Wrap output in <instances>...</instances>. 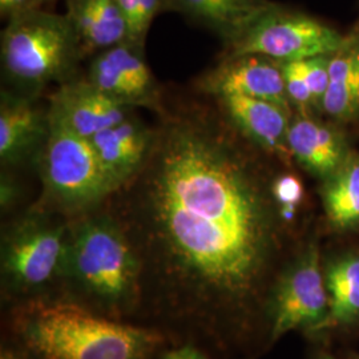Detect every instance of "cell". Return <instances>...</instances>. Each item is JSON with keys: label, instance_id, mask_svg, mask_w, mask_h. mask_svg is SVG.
<instances>
[{"label": "cell", "instance_id": "obj_1", "mask_svg": "<svg viewBox=\"0 0 359 359\" xmlns=\"http://www.w3.org/2000/svg\"><path fill=\"white\" fill-rule=\"evenodd\" d=\"M156 130L145 165L103 206L142 261L136 323L217 354L265 311L283 218L215 117L164 112Z\"/></svg>", "mask_w": 359, "mask_h": 359}, {"label": "cell", "instance_id": "obj_2", "mask_svg": "<svg viewBox=\"0 0 359 359\" xmlns=\"http://www.w3.org/2000/svg\"><path fill=\"white\" fill-rule=\"evenodd\" d=\"M59 297L116 321H137L142 261L128 233L105 206L69 219Z\"/></svg>", "mask_w": 359, "mask_h": 359}, {"label": "cell", "instance_id": "obj_3", "mask_svg": "<svg viewBox=\"0 0 359 359\" xmlns=\"http://www.w3.org/2000/svg\"><path fill=\"white\" fill-rule=\"evenodd\" d=\"M13 329L34 359H151L167 335L116 321L63 297L18 304Z\"/></svg>", "mask_w": 359, "mask_h": 359}, {"label": "cell", "instance_id": "obj_4", "mask_svg": "<svg viewBox=\"0 0 359 359\" xmlns=\"http://www.w3.org/2000/svg\"><path fill=\"white\" fill-rule=\"evenodd\" d=\"M69 219L32 206L1 231V293L19 304L60 290Z\"/></svg>", "mask_w": 359, "mask_h": 359}, {"label": "cell", "instance_id": "obj_5", "mask_svg": "<svg viewBox=\"0 0 359 359\" xmlns=\"http://www.w3.org/2000/svg\"><path fill=\"white\" fill-rule=\"evenodd\" d=\"M0 48L6 76L18 92L35 96L50 84L71 80L83 59L67 16L46 10L7 22Z\"/></svg>", "mask_w": 359, "mask_h": 359}, {"label": "cell", "instance_id": "obj_6", "mask_svg": "<svg viewBox=\"0 0 359 359\" xmlns=\"http://www.w3.org/2000/svg\"><path fill=\"white\" fill-rule=\"evenodd\" d=\"M38 161L43 184L39 208L71 219L102 208L116 193L90 140L51 117Z\"/></svg>", "mask_w": 359, "mask_h": 359}, {"label": "cell", "instance_id": "obj_7", "mask_svg": "<svg viewBox=\"0 0 359 359\" xmlns=\"http://www.w3.org/2000/svg\"><path fill=\"white\" fill-rule=\"evenodd\" d=\"M344 40L345 35L320 19L270 3L231 44L228 57L258 55L277 62L306 60L333 55Z\"/></svg>", "mask_w": 359, "mask_h": 359}, {"label": "cell", "instance_id": "obj_8", "mask_svg": "<svg viewBox=\"0 0 359 359\" xmlns=\"http://www.w3.org/2000/svg\"><path fill=\"white\" fill-rule=\"evenodd\" d=\"M329 313L321 253L317 243L306 245L270 287L265 317L270 344L294 330L320 333Z\"/></svg>", "mask_w": 359, "mask_h": 359}, {"label": "cell", "instance_id": "obj_9", "mask_svg": "<svg viewBox=\"0 0 359 359\" xmlns=\"http://www.w3.org/2000/svg\"><path fill=\"white\" fill-rule=\"evenodd\" d=\"M88 80L118 103L164 114L160 90L144 59V50L128 41L96 53Z\"/></svg>", "mask_w": 359, "mask_h": 359}, {"label": "cell", "instance_id": "obj_10", "mask_svg": "<svg viewBox=\"0 0 359 359\" xmlns=\"http://www.w3.org/2000/svg\"><path fill=\"white\" fill-rule=\"evenodd\" d=\"M133 112L135 108L118 103L88 79H71L60 84L48 102L50 117L86 139L121 123Z\"/></svg>", "mask_w": 359, "mask_h": 359}, {"label": "cell", "instance_id": "obj_11", "mask_svg": "<svg viewBox=\"0 0 359 359\" xmlns=\"http://www.w3.org/2000/svg\"><path fill=\"white\" fill-rule=\"evenodd\" d=\"M50 133V114L35 95L1 90L0 161L3 167H20L39 160Z\"/></svg>", "mask_w": 359, "mask_h": 359}, {"label": "cell", "instance_id": "obj_12", "mask_svg": "<svg viewBox=\"0 0 359 359\" xmlns=\"http://www.w3.org/2000/svg\"><path fill=\"white\" fill-rule=\"evenodd\" d=\"M200 86L215 97L229 93L244 95L278 104L292 111L281 63L265 56L228 57L216 69L208 72Z\"/></svg>", "mask_w": 359, "mask_h": 359}, {"label": "cell", "instance_id": "obj_13", "mask_svg": "<svg viewBox=\"0 0 359 359\" xmlns=\"http://www.w3.org/2000/svg\"><path fill=\"white\" fill-rule=\"evenodd\" d=\"M156 135V129L132 114L121 123L88 139L116 193L145 165L154 149Z\"/></svg>", "mask_w": 359, "mask_h": 359}, {"label": "cell", "instance_id": "obj_14", "mask_svg": "<svg viewBox=\"0 0 359 359\" xmlns=\"http://www.w3.org/2000/svg\"><path fill=\"white\" fill-rule=\"evenodd\" d=\"M228 121L249 142L262 151L290 163L293 156L287 145L290 111L278 104L244 95L217 96Z\"/></svg>", "mask_w": 359, "mask_h": 359}, {"label": "cell", "instance_id": "obj_15", "mask_svg": "<svg viewBox=\"0 0 359 359\" xmlns=\"http://www.w3.org/2000/svg\"><path fill=\"white\" fill-rule=\"evenodd\" d=\"M287 145L293 158L321 180L332 176L350 152L341 132L306 114L292 118Z\"/></svg>", "mask_w": 359, "mask_h": 359}, {"label": "cell", "instance_id": "obj_16", "mask_svg": "<svg viewBox=\"0 0 359 359\" xmlns=\"http://www.w3.org/2000/svg\"><path fill=\"white\" fill-rule=\"evenodd\" d=\"M65 4L83 57L127 41L128 28L117 0H65Z\"/></svg>", "mask_w": 359, "mask_h": 359}, {"label": "cell", "instance_id": "obj_17", "mask_svg": "<svg viewBox=\"0 0 359 359\" xmlns=\"http://www.w3.org/2000/svg\"><path fill=\"white\" fill-rule=\"evenodd\" d=\"M270 3L269 0H172V11L206 27L229 48Z\"/></svg>", "mask_w": 359, "mask_h": 359}, {"label": "cell", "instance_id": "obj_18", "mask_svg": "<svg viewBox=\"0 0 359 359\" xmlns=\"http://www.w3.org/2000/svg\"><path fill=\"white\" fill-rule=\"evenodd\" d=\"M322 109L337 121L359 115V23L329 56V87Z\"/></svg>", "mask_w": 359, "mask_h": 359}, {"label": "cell", "instance_id": "obj_19", "mask_svg": "<svg viewBox=\"0 0 359 359\" xmlns=\"http://www.w3.org/2000/svg\"><path fill=\"white\" fill-rule=\"evenodd\" d=\"M322 181V205L329 224L335 231L358 228L359 154L350 151L333 175Z\"/></svg>", "mask_w": 359, "mask_h": 359}, {"label": "cell", "instance_id": "obj_20", "mask_svg": "<svg viewBox=\"0 0 359 359\" xmlns=\"http://www.w3.org/2000/svg\"><path fill=\"white\" fill-rule=\"evenodd\" d=\"M329 313L321 332L359 320V253H346L323 266Z\"/></svg>", "mask_w": 359, "mask_h": 359}, {"label": "cell", "instance_id": "obj_21", "mask_svg": "<svg viewBox=\"0 0 359 359\" xmlns=\"http://www.w3.org/2000/svg\"><path fill=\"white\" fill-rule=\"evenodd\" d=\"M117 3L128 28L127 41L142 50L154 19L161 13L172 11V0H117Z\"/></svg>", "mask_w": 359, "mask_h": 359}, {"label": "cell", "instance_id": "obj_22", "mask_svg": "<svg viewBox=\"0 0 359 359\" xmlns=\"http://www.w3.org/2000/svg\"><path fill=\"white\" fill-rule=\"evenodd\" d=\"M271 194L283 221H290L302 201L304 188L301 181L293 175H281L273 180Z\"/></svg>", "mask_w": 359, "mask_h": 359}, {"label": "cell", "instance_id": "obj_23", "mask_svg": "<svg viewBox=\"0 0 359 359\" xmlns=\"http://www.w3.org/2000/svg\"><path fill=\"white\" fill-rule=\"evenodd\" d=\"M283 68L286 93L290 104L305 114L309 108H314L313 95L309 88L308 80L302 71L301 60L280 62Z\"/></svg>", "mask_w": 359, "mask_h": 359}, {"label": "cell", "instance_id": "obj_24", "mask_svg": "<svg viewBox=\"0 0 359 359\" xmlns=\"http://www.w3.org/2000/svg\"><path fill=\"white\" fill-rule=\"evenodd\" d=\"M301 65L313 95L314 108L322 109V103L329 87V56H317L301 60Z\"/></svg>", "mask_w": 359, "mask_h": 359}, {"label": "cell", "instance_id": "obj_25", "mask_svg": "<svg viewBox=\"0 0 359 359\" xmlns=\"http://www.w3.org/2000/svg\"><path fill=\"white\" fill-rule=\"evenodd\" d=\"M47 3L51 0H0V16L10 22L22 15L43 10Z\"/></svg>", "mask_w": 359, "mask_h": 359}, {"label": "cell", "instance_id": "obj_26", "mask_svg": "<svg viewBox=\"0 0 359 359\" xmlns=\"http://www.w3.org/2000/svg\"><path fill=\"white\" fill-rule=\"evenodd\" d=\"M22 198V189L16 180L11 179L8 175H1L0 179V208L1 212H10L19 204Z\"/></svg>", "mask_w": 359, "mask_h": 359}, {"label": "cell", "instance_id": "obj_27", "mask_svg": "<svg viewBox=\"0 0 359 359\" xmlns=\"http://www.w3.org/2000/svg\"><path fill=\"white\" fill-rule=\"evenodd\" d=\"M160 359H215L209 357V353L192 344H181L161 354Z\"/></svg>", "mask_w": 359, "mask_h": 359}, {"label": "cell", "instance_id": "obj_28", "mask_svg": "<svg viewBox=\"0 0 359 359\" xmlns=\"http://www.w3.org/2000/svg\"><path fill=\"white\" fill-rule=\"evenodd\" d=\"M0 359H34L26 350H13L10 347H3Z\"/></svg>", "mask_w": 359, "mask_h": 359}, {"label": "cell", "instance_id": "obj_29", "mask_svg": "<svg viewBox=\"0 0 359 359\" xmlns=\"http://www.w3.org/2000/svg\"><path fill=\"white\" fill-rule=\"evenodd\" d=\"M317 359H337L333 355H330V354H327V353H322L321 355L318 357Z\"/></svg>", "mask_w": 359, "mask_h": 359}, {"label": "cell", "instance_id": "obj_30", "mask_svg": "<svg viewBox=\"0 0 359 359\" xmlns=\"http://www.w3.org/2000/svg\"><path fill=\"white\" fill-rule=\"evenodd\" d=\"M51 1H53V0H51Z\"/></svg>", "mask_w": 359, "mask_h": 359}]
</instances>
